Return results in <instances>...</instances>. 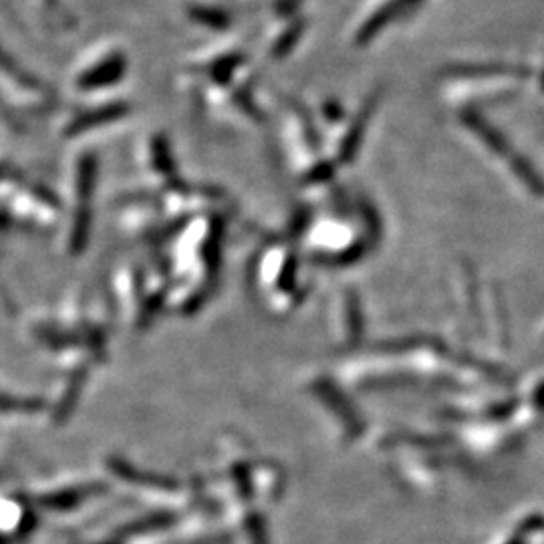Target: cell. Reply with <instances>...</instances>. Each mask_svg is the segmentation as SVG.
I'll return each instance as SVG.
<instances>
[{"mask_svg": "<svg viewBox=\"0 0 544 544\" xmlns=\"http://www.w3.org/2000/svg\"><path fill=\"white\" fill-rule=\"evenodd\" d=\"M192 14L196 16L198 21H204L206 24H210V27L222 29V27H226V24H229V16L220 13V11H210V8H196V11H194Z\"/></svg>", "mask_w": 544, "mask_h": 544, "instance_id": "1", "label": "cell"}]
</instances>
